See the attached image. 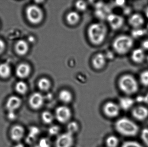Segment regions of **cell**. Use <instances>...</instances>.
Returning a JSON list of instances; mask_svg holds the SVG:
<instances>
[{"instance_id":"7c38bea8","label":"cell","mask_w":148,"mask_h":147,"mask_svg":"<svg viewBox=\"0 0 148 147\" xmlns=\"http://www.w3.org/2000/svg\"><path fill=\"white\" fill-rule=\"evenodd\" d=\"M133 117L139 121H143L148 117V109L143 106H139L132 110Z\"/></svg>"},{"instance_id":"d6a6232c","label":"cell","mask_w":148,"mask_h":147,"mask_svg":"<svg viewBox=\"0 0 148 147\" xmlns=\"http://www.w3.org/2000/svg\"><path fill=\"white\" fill-rule=\"evenodd\" d=\"M40 133V130L39 128L35 126H33L29 128L28 134L37 137Z\"/></svg>"},{"instance_id":"52a82bcc","label":"cell","mask_w":148,"mask_h":147,"mask_svg":"<svg viewBox=\"0 0 148 147\" xmlns=\"http://www.w3.org/2000/svg\"><path fill=\"white\" fill-rule=\"evenodd\" d=\"M74 143V135L67 132L58 135L56 140L55 147H72Z\"/></svg>"},{"instance_id":"2e32d148","label":"cell","mask_w":148,"mask_h":147,"mask_svg":"<svg viewBox=\"0 0 148 147\" xmlns=\"http://www.w3.org/2000/svg\"><path fill=\"white\" fill-rule=\"evenodd\" d=\"M134 101L129 97L121 98L119 101V106L123 110H129L134 106Z\"/></svg>"},{"instance_id":"8d00e7d4","label":"cell","mask_w":148,"mask_h":147,"mask_svg":"<svg viewBox=\"0 0 148 147\" xmlns=\"http://www.w3.org/2000/svg\"><path fill=\"white\" fill-rule=\"evenodd\" d=\"M144 34V31L142 30H137L133 32V35L135 36H141Z\"/></svg>"},{"instance_id":"d6986e66","label":"cell","mask_w":148,"mask_h":147,"mask_svg":"<svg viewBox=\"0 0 148 147\" xmlns=\"http://www.w3.org/2000/svg\"><path fill=\"white\" fill-rule=\"evenodd\" d=\"M145 58V53L142 48L135 49L132 54V58L136 63H141Z\"/></svg>"},{"instance_id":"ffe728a7","label":"cell","mask_w":148,"mask_h":147,"mask_svg":"<svg viewBox=\"0 0 148 147\" xmlns=\"http://www.w3.org/2000/svg\"><path fill=\"white\" fill-rule=\"evenodd\" d=\"M59 98L63 103L69 104L73 100L72 93L66 90L61 91L59 94Z\"/></svg>"},{"instance_id":"1f68e13d","label":"cell","mask_w":148,"mask_h":147,"mask_svg":"<svg viewBox=\"0 0 148 147\" xmlns=\"http://www.w3.org/2000/svg\"><path fill=\"white\" fill-rule=\"evenodd\" d=\"M141 137L142 140L146 145L147 147H148V129L144 128L142 130L141 133Z\"/></svg>"},{"instance_id":"ba28073f","label":"cell","mask_w":148,"mask_h":147,"mask_svg":"<svg viewBox=\"0 0 148 147\" xmlns=\"http://www.w3.org/2000/svg\"><path fill=\"white\" fill-rule=\"evenodd\" d=\"M119 105L112 102L106 103L103 107V111L107 117L114 118L117 117L120 112Z\"/></svg>"},{"instance_id":"30bf717a","label":"cell","mask_w":148,"mask_h":147,"mask_svg":"<svg viewBox=\"0 0 148 147\" xmlns=\"http://www.w3.org/2000/svg\"><path fill=\"white\" fill-rule=\"evenodd\" d=\"M10 133V138L13 141L19 142L25 135V129L21 125H15L11 128Z\"/></svg>"},{"instance_id":"ab89813d","label":"cell","mask_w":148,"mask_h":147,"mask_svg":"<svg viewBox=\"0 0 148 147\" xmlns=\"http://www.w3.org/2000/svg\"><path fill=\"white\" fill-rule=\"evenodd\" d=\"M136 101L140 103H143V96H137L136 98Z\"/></svg>"},{"instance_id":"9c48e42d","label":"cell","mask_w":148,"mask_h":147,"mask_svg":"<svg viewBox=\"0 0 148 147\" xmlns=\"http://www.w3.org/2000/svg\"><path fill=\"white\" fill-rule=\"evenodd\" d=\"M44 98L39 92H35L30 96L29 100V104L31 108L38 110L42 108L44 104Z\"/></svg>"},{"instance_id":"ee69618b","label":"cell","mask_w":148,"mask_h":147,"mask_svg":"<svg viewBox=\"0 0 148 147\" xmlns=\"http://www.w3.org/2000/svg\"><path fill=\"white\" fill-rule=\"evenodd\" d=\"M145 14H146V16L148 19V7L146 8L145 10Z\"/></svg>"},{"instance_id":"7402d4cb","label":"cell","mask_w":148,"mask_h":147,"mask_svg":"<svg viewBox=\"0 0 148 147\" xmlns=\"http://www.w3.org/2000/svg\"><path fill=\"white\" fill-rule=\"evenodd\" d=\"M11 73L10 66L6 63L0 64V77L3 78L8 77Z\"/></svg>"},{"instance_id":"f6af8a7d","label":"cell","mask_w":148,"mask_h":147,"mask_svg":"<svg viewBox=\"0 0 148 147\" xmlns=\"http://www.w3.org/2000/svg\"><path fill=\"white\" fill-rule=\"evenodd\" d=\"M30 147H40L38 145H33V146H31Z\"/></svg>"},{"instance_id":"44dd1931","label":"cell","mask_w":148,"mask_h":147,"mask_svg":"<svg viewBox=\"0 0 148 147\" xmlns=\"http://www.w3.org/2000/svg\"><path fill=\"white\" fill-rule=\"evenodd\" d=\"M55 118V116L51 112L47 110L43 111L41 114L42 120L45 124H52Z\"/></svg>"},{"instance_id":"4dcf8cb0","label":"cell","mask_w":148,"mask_h":147,"mask_svg":"<svg viewBox=\"0 0 148 147\" xmlns=\"http://www.w3.org/2000/svg\"><path fill=\"white\" fill-rule=\"evenodd\" d=\"M121 147H143L139 142L133 141H129L124 142Z\"/></svg>"},{"instance_id":"277c9868","label":"cell","mask_w":148,"mask_h":147,"mask_svg":"<svg viewBox=\"0 0 148 147\" xmlns=\"http://www.w3.org/2000/svg\"><path fill=\"white\" fill-rule=\"evenodd\" d=\"M134 44L133 39L127 35L117 37L113 43L115 51L119 54H124L130 50Z\"/></svg>"},{"instance_id":"60d3db41","label":"cell","mask_w":148,"mask_h":147,"mask_svg":"<svg viewBox=\"0 0 148 147\" xmlns=\"http://www.w3.org/2000/svg\"><path fill=\"white\" fill-rule=\"evenodd\" d=\"M143 103L148 105V93L143 96Z\"/></svg>"},{"instance_id":"f35d334b","label":"cell","mask_w":148,"mask_h":147,"mask_svg":"<svg viewBox=\"0 0 148 147\" xmlns=\"http://www.w3.org/2000/svg\"><path fill=\"white\" fill-rule=\"evenodd\" d=\"M5 47L4 42L1 40L0 39V54L3 51Z\"/></svg>"},{"instance_id":"f546056e","label":"cell","mask_w":148,"mask_h":147,"mask_svg":"<svg viewBox=\"0 0 148 147\" xmlns=\"http://www.w3.org/2000/svg\"><path fill=\"white\" fill-rule=\"evenodd\" d=\"M140 80L143 85L148 86V71H145L141 74Z\"/></svg>"},{"instance_id":"ac0fdd59","label":"cell","mask_w":148,"mask_h":147,"mask_svg":"<svg viewBox=\"0 0 148 147\" xmlns=\"http://www.w3.org/2000/svg\"><path fill=\"white\" fill-rule=\"evenodd\" d=\"M129 23L134 28H138L143 25L144 20L139 14H134L130 18Z\"/></svg>"},{"instance_id":"5b68a950","label":"cell","mask_w":148,"mask_h":147,"mask_svg":"<svg viewBox=\"0 0 148 147\" xmlns=\"http://www.w3.org/2000/svg\"><path fill=\"white\" fill-rule=\"evenodd\" d=\"M26 15L28 20L33 24H38L43 19L42 10L36 5L29 6L26 9Z\"/></svg>"},{"instance_id":"83f0119b","label":"cell","mask_w":148,"mask_h":147,"mask_svg":"<svg viewBox=\"0 0 148 147\" xmlns=\"http://www.w3.org/2000/svg\"><path fill=\"white\" fill-rule=\"evenodd\" d=\"M60 131V128L58 125H52L48 129L49 134L51 136L58 135Z\"/></svg>"},{"instance_id":"7a4b0ae2","label":"cell","mask_w":148,"mask_h":147,"mask_svg":"<svg viewBox=\"0 0 148 147\" xmlns=\"http://www.w3.org/2000/svg\"><path fill=\"white\" fill-rule=\"evenodd\" d=\"M107 33V28L102 23H94L88 30L89 38L95 45H99L104 40Z\"/></svg>"},{"instance_id":"cb8c5ba5","label":"cell","mask_w":148,"mask_h":147,"mask_svg":"<svg viewBox=\"0 0 148 147\" xmlns=\"http://www.w3.org/2000/svg\"><path fill=\"white\" fill-rule=\"evenodd\" d=\"M105 143L107 147H117L119 143V139L115 135H110L106 139Z\"/></svg>"},{"instance_id":"836d02e7","label":"cell","mask_w":148,"mask_h":147,"mask_svg":"<svg viewBox=\"0 0 148 147\" xmlns=\"http://www.w3.org/2000/svg\"><path fill=\"white\" fill-rule=\"evenodd\" d=\"M76 7L80 11H84L87 8V4L83 1H78L76 3Z\"/></svg>"},{"instance_id":"f1b7e54d","label":"cell","mask_w":148,"mask_h":147,"mask_svg":"<svg viewBox=\"0 0 148 147\" xmlns=\"http://www.w3.org/2000/svg\"><path fill=\"white\" fill-rule=\"evenodd\" d=\"M38 146L40 147H51V142L48 138H42L39 141Z\"/></svg>"},{"instance_id":"e575fe53","label":"cell","mask_w":148,"mask_h":147,"mask_svg":"<svg viewBox=\"0 0 148 147\" xmlns=\"http://www.w3.org/2000/svg\"><path fill=\"white\" fill-rule=\"evenodd\" d=\"M37 138V137H34L28 134V135H27L26 138V142L29 145H32V146L34 145V144L36 141Z\"/></svg>"},{"instance_id":"b9f144b4","label":"cell","mask_w":148,"mask_h":147,"mask_svg":"<svg viewBox=\"0 0 148 147\" xmlns=\"http://www.w3.org/2000/svg\"><path fill=\"white\" fill-rule=\"evenodd\" d=\"M124 3H125V1H116V4L118 6H122V5H124Z\"/></svg>"},{"instance_id":"7bdbcfd3","label":"cell","mask_w":148,"mask_h":147,"mask_svg":"<svg viewBox=\"0 0 148 147\" xmlns=\"http://www.w3.org/2000/svg\"><path fill=\"white\" fill-rule=\"evenodd\" d=\"M14 147H25L24 145L23 144H22V143H18V144L16 145Z\"/></svg>"},{"instance_id":"4fadbf2b","label":"cell","mask_w":148,"mask_h":147,"mask_svg":"<svg viewBox=\"0 0 148 147\" xmlns=\"http://www.w3.org/2000/svg\"><path fill=\"white\" fill-rule=\"evenodd\" d=\"M108 19L110 26L114 29H118L123 25L124 20L120 16L112 14L109 15Z\"/></svg>"},{"instance_id":"bcb514c9","label":"cell","mask_w":148,"mask_h":147,"mask_svg":"<svg viewBox=\"0 0 148 147\" xmlns=\"http://www.w3.org/2000/svg\"></svg>"},{"instance_id":"e0dca14e","label":"cell","mask_w":148,"mask_h":147,"mask_svg":"<svg viewBox=\"0 0 148 147\" xmlns=\"http://www.w3.org/2000/svg\"><path fill=\"white\" fill-rule=\"evenodd\" d=\"M106 63V58L102 54H98L95 56L92 61L93 66L97 69H101L104 66Z\"/></svg>"},{"instance_id":"4316f807","label":"cell","mask_w":148,"mask_h":147,"mask_svg":"<svg viewBox=\"0 0 148 147\" xmlns=\"http://www.w3.org/2000/svg\"><path fill=\"white\" fill-rule=\"evenodd\" d=\"M15 89L19 94L24 95L27 91V85L26 83L23 81L18 82L16 85Z\"/></svg>"},{"instance_id":"6da1fadb","label":"cell","mask_w":148,"mask_h":147,"mask_svg":"<svg viewBox=\"0 0 148 147\" xmlns=\"http://www.w3.org/2000/svg\"><path fill=\"white\" fill-rule=\"evenodd\" d=\"M114 126L117 132L123 136L133 137L136 135L139 132V127L137 124L130 119L125 117L117 120Z\"/></svg>"},{"instance_id":"603a6c76","label":"cell","mask_w":148,"mask_h":147,"mask_svg":"<svg viewBox=\"0 0 148 147\" xmlns=\"http://www.w3.org/2000/svg\"><path fill=\"white\" fill-rule=\"evenodd\" d=\"M67 21L70 25H75L79 21L80 16L77 12H70L67 16Z\"/></svg>"},{"instance_id":"8fae6325","label":"cell","mask_w":148,"mask_h":147,"mask_svg":"<svg viewBox=\"0 0 148 147\" xmlns=\"http://www.w3.org/2000/svg\"><path fill=\"white\" fill-rule=\"evenodd\" d=\"M21 99L16 96H11L8 98L6 103V108L8 111H16L21 107Z\"/></svg>"},{"instance_id":"d4e9b609","label":"cell","mask_w":148,"mask_h":147,"mask_svg":"<svg viewBox=\"0 0 148 147\" xmlns=\"http://www.w3.org/2000/svg\"><path fill=\"white\" fill-rule=\"evenodd\" d=\"M38 87L41 90L47 91L48 90L51 86V83L49 80L46 78H42L39 80Z\"/></svg>"},{"instance_id":"484cf974","label":"cell","mask_w":148,"mask_h":147,"mask_svg":"<svg viewBox=\"0 0 148 147\" xmlns=\"http://www.w3.org/2000/svg\"><path fill=\"white\" fill-rule=\"evenodd\" d=\"M79 129V126L78 123L75 121L69 122L67 126V132L74 135L78 132Z\"/></svg>"},{"instance_id":"3957f363","label":"cell","mask_w":148,"mask_h":147,"mask_svg":"<svg viewBox=\"0 0 148 147\" xmlns=\"http://www.w3.org/2000/svg\"><path fill=\"white\" fill-rule=\"evenodd\" d=\"M119 87L125 94H134L138 89V85L135 79L130 75H125L119 81Z\"/></svg>"},{"instance_id":"74e56055","label":"cell","mask_w":148,"mask_h":147,"mask_svg":"<svg viewBox=\"0 0 148 147\" xmlns=\"http://www.w3.org/2000/svg\"><path fill=\"white\" fill-rule=\"evenodd\" d=\"M142 47L143 50H148V39L142 42Z\"/></svg>"},{"instance_id":"9a60e30c","label":"cell","mask_w":148,"mask_h":147,"mask_svg":"<svg viewBox=\"0 0 148 147\" xmlns=\"http://www.w3.org/2000/svg\"><path fill=\"white\" fill-rule=\"evenodd\" d=\"M29 46L25 41H18L15 45V51L17 54L20 55H24L27 53Z\"/></svg>"},{"instance_id":"d590c367","label":"cell","mask_w":148,"mask_h":147,"mask_svg":"<svg viewBox=\"0 0 148 147\" xmlns=\"http://www.w3.org/2000/svg\"><path fill=\"white\" fill-rule=\"evenodd\" d=\"M7 117L10 121H14L17 118V115L16 111H9L7 114Z\"/></svg>"},{"instance_id":"5bb4252c","label":"cell","mask_w":148,"mask_h":147,"mask_svg":"<svg viewBox=\"0 0 148 147\" xmlns=\"http://www.w3.org/2000/svg\"><path fill=\"white\" fill-rule=\"evenodd\" d=\"M30 72V66L26 64H21L18 65L16 70L17 77L22 79L27 77Z\"/></svg>"},{"instance_id":"8992f818","label":"cell","mask_w":148,"mask_h":147,"mask_svg":"<svg viewBox=\"0 0 148 147\" xmlns=\"http://www.w3.org/2000/svg\"><path fill=\"white\" fill-rule=\"evenodd\" d=\"M72 117V112L70 108L66 105H62L56 108L55 117L60 123H69Z\"/></svg>"}]
</instances>
